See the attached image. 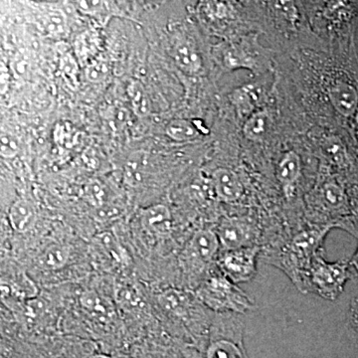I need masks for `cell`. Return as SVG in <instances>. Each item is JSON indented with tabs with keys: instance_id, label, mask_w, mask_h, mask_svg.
Returning <instances> with one entry per match:
<instances>
[{
	"instance_id": "obj_1",
	"label": "cell",
	"mask_w": 358,
	"mask_h": 358,
	"mask_svg": "<svg viewBox=\"0 0 358 358\" xmlns=\"http://www.w3.org/2000/svg\"><path fill=\"white\" fill-rule=\"evenodd\" d=\"M355 275L350 261L327 262L324 252H320L313 257L296 286L303 293L308 292L324 300L336 301L343 293L346 282Z\"/></svg>"
},
{
	"instance_id": "obj_2",
	"label": "cell",
	"mask_w": 358,
	"mask_h": 358,
	"mask_svg": "<svg viewBox=\"0 0 358 358\" xmlns=\"http://www.w3.org/2000/svg\"><path fill=\"white\" fill-rule=\"evenodd\" d=\"M313 21L329 47L352 43L358 25V2H319Z\"/></svg>"
},
{
	"instance_id": "obj_3",
	"label": "cell",
	"mask_w": 358,
	"mask_h": 358,
	"mask_svg": "<svg viewBox=\"0 0 358 358\" xmlns=\"http://www.w3.org/2000/svg\"><path fill=\"white\" fill-rule=\"evenodd\" d=\"M333 228L331 225L320 224L303 231L275 257V266L284 270L296 285L313 257L324 252L322 245L324 239Z\"/></svg>"
},
{
	"instance_id": "obj_4",
	"label": "cell",
	"mask_w": 358,
	"mask_h": 358,
	"mask_svg": "<svg viewBox=\"0 0 358 358\" xmlns=\"http://www.w3.org/2000/svg\"><path fill=\"white\" fill-rule=\"evenodd\" d=\"M200 300L217 313H246L255 308V303L243 289L218 271L202 284Z\"/></svg>"
},
{
	"instance_id": "obj_5",
	"label": "cell",
	"mask_w": 358,
	"mask_h": 358,
	"mask_svg": "<svg viewBox=\"0 0 358 358\" xmlns=\"http://www.w3.org/2000/svg\"><path fill=\"white\" fill-rule=\"evenodd\" d=\"M203 358H249L243 322L234 313H217Z\"/></svg>"
},
{
	"instance_id": "obj_6",
	"label": "cell",
	"mask_w": 358,
	"mask_h": 358,
	"mask_svg": "<svg viewBox=\"0 0 358 358\" xmlns=\"http://www.w3.org/2000/svg\"><path fill=\"white\" fill-rule=\"evenodd\" d=\"M259 246L222 251L218 257V270L235 284L251 281L257 273V259L260 254Z\"/></svg>"
},
{
	"instance_id": "obj_7",
	"label": "cell",
	"mask_w": 358,
	"mask_h": 358,
	"mask_svg": "<svg viewBox=\"0 0 358 358\" xmlns=\"http://www.w3.org/2000/svg\"><path fill=\"white\" fill-rule=\"evenodd\" d=\"M219 249L220 244L215 232L199 230L183 250V261L188 267L201 271L216 258Z\"/></svg>"
},
{
	"instance_id": "obj_8",
	"label": "cell",
	"mask_w": 358,
	"mask_h": 358,
	"mask_svg": "<svg viewBox=\"0 0 358 358\" xmlns=\"http://www.w3.org/2000/svg\"><path fill=\"white\" fill-rule=\"evenodd\" d=\"M217 235L220 249L230 251L255 246L254 231L251 226L241 219L225 218L218 226Z\"/></svg>"
},
{
	"instance_id": "obj_9",
	"label": "cell",
	"mask_w": 358,
	"mask_h": 358,
	"mask_svg": "<svg viewBox=\"0 0 358 358\" xmlns=\"http://www.w3.org/2000/svg\"><path fill=\"white\" fill-rule=\"evenodd\" d=\"M171 55L176 65L188 74H199L202 69V58L199 47L187 33H174Z\"/></svg>"
},
{
	"instance_id": "obj_10",
	"label": "cell",
	"mask_w": 358,
	"mask_h": 358,
	"mask_svg": "<svg viewBox=\"0 0 358 358\" xmlns=\"http://www.w3.org/2000/svg\"><path fill=\"white\" fill-rule=\"evenodd\" d=\"M214 193L221 201L232 203L241 199L244 186L238 174L226 167L215 169L211 176Z\"/></svg>"
},
{
	"instance_id": "obj_11",
	"label": "cell",
	"mask_w": 358,
	"mask_h": 358,
	"mask_svg": "<svg viewBox=\"0 0 358 358\" xmlns=\"http://www.w3.org/2000/svg\"><path fill=\"white\" fill-rule=\"evenodd\" d=\"M141 221L143 227L155 236L166 237L173 230L171 212L164 204H155L143 209Z\"/></svg>"
},
{
	"instance_id": "obj_12",
	"label": "cell",
	"mask_w": 358,
	"mask_h": 358,
	"mask_svg": "<svg viewBox=\"0 0 358 358\" xmlns=\"http://www.w3.org/2000/svg\"><path fill=\"white\" fill-rule=\"evenodd\" d=\"M301 176V159L294 152H286L277 166V178L286 196H293Z\"/></svg>"
},
{
	"instance_id": "obj_13",
	"label": "cell",
	"mask_w": 358,
	"mask_h": 358,
	"mask_svg": "<svg viewBox=\"0 0 358 358\" xmlns=\"http://www.w3.org/2000/svg\"><path fill=\"white\" fill-rule=\"evenodd\" d=\"M70 258V248L66 245H49L37 257V267L45 271H55L64 267Z\"/></svg>"
},
{
	"instance_id": "obj_14",
	"label": "cell",
	"mask_w": 358,
	"mask_h": 358,
	"mask_svg": "<svg viewBox=\"0 0 358 358\" xmlns=\"http://www.w3.org/2000/svg\"><path fill=\"white\" fill-rule=\"evenodd\" d=\"M9 222L16 232L24 233L35 222V209L29 201L20 199L14 202L9 210Z\"/></svg>"
},
{
	"instance_id": "obj_15",
	"label": "cell",
	"mask_w": 358,
	"mask_h": 358,
	"mask_svg": "<svg viewBox=\"0 0 358 358\" xmlns=\"http://www.w3.org/2000/svg\"><path fill=\"white\" fill-rule=\"evenodd\" d=\"M80 303L89 315L96 319L106 322L112 317V305L96 292H85L80 298Z\"/></svg>"
},
{
	"instance_id": "obj_16",
	"label": "cell",
	"mask_w": 358,
	"mask_h": 358,
	"mask_svg": "<svg viewBox=\"0 0 358 358\" xmlns=\"http://www.w3.org/2000/svg\"><path fill=\"white\" fill-rule=\"evenodd\" d=\"M270 117L266 110H258L249 115L243 126V134L247 140L260 141L268 133Z\"/></svg>"
},
{
	"instance_id": "obj_17",
	"label": "cell",
	"mask_w": 358,
	"mask_h": 358,
	"mask_svg": "<svg viewBox=\"0 0 358 358\" xmlns=\"http://www.w3.org/2000/svg\"><path fill=\"white\" fill-rule=\"evenodd\" d=\"M166 134L176 141H192L199 136V129L192 122L186 120H173L167 124Z\"/></svg>"
},
{
	"instance_id": "obj_18",
	"label": "cell",
	"mask_w": 358,
	"mask_h": 358,
	"mask_svg": "<svg viewBox=\"0 0 358 358\" xmlns=\"http://www.w3.org/2000/svg\"><path fill=\"white\" fill-rule=\"evenodd\" d=\"M96 243L100 245L106 254L113 260L119 263L126 262V253L121 245L117 242V238L110 232H103L96 237Z\"/></svg>"
},
{
	"instance_id": "obj_19",
	"label": "cell",
	"mask_w": 358,
	"mask_h": 358,
	"mask_svg": "<svg viewBox=\"0 0 358 358\" xmlns=\"http://www.w3.org/2000/svg\"><path fill=\"white\" fill-rule=\"evenodd\" d=\"M129 95L136 113L141 115L147 114L150 110V102L143 89L138 85H134L133 88L129 90Z\"/></svg>"
},
{
	"instance_id": "obj_20",
	"label": "cell",
	"mask_w": 358,
	"mask_h": 358,
	"mask_svg": "<svg viewBox=\"0 0 358 358\" xmlns=\"http://www.w3.org/2000/svg\"><path fill=\"white\" fill-rule=\"evenodd\" d=\"M20 150L17 141L9 134L0 136V155L4 157H13Z\"/></svg>"
},
{
	"instance_id": "obj_21",
	"label": "cell",
	"mask_w": 358,
	"mask_h": 358,
	"mask_svg": "<svg viewBox=\"0 0 358 358\" xmlns=\"http://www.w3.org/2000/svg\"><path fill=\"white\" fill-rule=\"evenodd\" d=\"M117 299L124 307L129 308L138 307V303H140V298L136 291L129 287L120 288L117 292Z\"/></svg>"
},
{
	"instance_id": "obj_22",
	"label": "cell",
	"mask_w": 358,
	"mask_h": 358,
	"mask_svg": "<svg viewBox=\"0 0 358 358\" xmlns=\"http://www.w3.org/2000/svg\"><path fill=\"white\" fill-rule=\"evenodd\" d=\"M103 194H105V193H103L102 185L96 182V181L90 183V185L87 186L86 192H85L87 200L91 202L94 206H102Z\"/></svg>"
},
{
	"instance_id": "obj_23",
	"label": "cell",
	"mask_w": 358,
	"mask_h": 358,
	"mask_svg": "<svg viewBox=\"0 0 358 358\" xmlns=\"http://www.w3.org/2000/svg\"><path fill=\"white\" fill-rule=\"evenodd\" d=\"M107 66L103 62L93 63L89 66L86 71V75L90 81L98 82L103 79L107 75Z\"/></svg>"
},
{
	"instance_id": "obj_24",
	"label": "cell",
	"mask_w": 358,
	"mask_h": 358,
	"mask_svg": "<svg viewBox=\"0 0 358 358\" xmlns=\"http://www.w3.org/2000/svg\"><path fill=\"white\" fill-rule=\"evenodd\" d=\"M348 324L358 343V296L353 299L348 310Z\"/></svg>"
},
{
	"instance_id": "obj_25",
	"label": "cell",
	"mask_w": 358,
	"mask_h": 358,
	"mask_svg": "<svg viewBox=\"0 0 358 358\" xmlns=\"http://www.w3.org/2000/svg\"><path fill=\"white\" fill-rule=\"evenodd\" d=\"M348 129L350 131V136H352L353 138L355 148L358 150V110L357 112L355 113V117H352V121H350Z\"/></svg>"
},
{
	"instance_id": "obj_26",
	"label": "cell",
	"mask_w": 358,
	"mask_h": 358,
	"mask_svg": "<svg viewBox=\"0 0 358 358\" xmlns=\"http://www.w3.org/2000/svg\"><path fill=\"white\" fill-rule=\"evenodd\" d=\"M350 265L353 272H355V274L358 275V248L355 255L352 256V260L350 261Z\"/></svg>"
},
{
	"instance_id": "obj_27",
	"label": "cell",
	"mask_w": 358,
	"mask_h": 358,
	"mask_svg": "<svg viewBox=\"0 0 358 358\" xmlns=\"http://www.w3.org/2000/svg\"><path fill=\"white\" fill-rule=\"evenodd\" d=\"M90 358H113L109 357V355H102V353H98V355H92Z\"/></svg>"
},
{
	"instance_id": "obj_28",
	"label": "cell",
	"mask_w": 358,
	"mask_h": 358,
	"mask_svg": "<svg viewBox=\"0 0 358 358\" xmlns=\"http://www.w3.org/2000/svg\"><path fill=\"white\" fill-rule=\"evenodd\" d=\"M3 355V345H2L1 341H0V357Z\"/></svg>"
},
{
	"instance_id": "obj_29",
	"label": "cell",
	"mask_w": 358,
	"mask_h": 358,
	"mask_svg": "<svg viewBox=\"0 0 358 358\" xmlns=\"http://www.w3.org/2000/svg\"><path fill=\"white\" fill-rule=\"evenodd\" d=\"M115 358H131V357H124V355H122V357H115Z\"/></svg>"
}]
</instances>
